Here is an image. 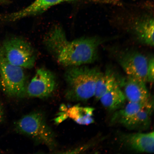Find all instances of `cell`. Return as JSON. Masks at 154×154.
<instances>
[{"label": "cell", "instance_id": "obj_2", "mask_svg": "<svg viewBox=\"0 0 154 154\" xmlns=\"http://www.w3.org/2000/svg\"><path fill=\"white\" fill-rule=\"evenodd\" d=\"M69 67L65 75L66 99L72 101H85L93 97L101 71L97 67L85 65Z\"/></svg>", "mask_w": 154, "mask_h": 154}, {"label": "cell", "instance_id": "obj_17", "mask_svg": "<svg viewBox=\"0 0 154 154\" xmlns=\"http://www.w3.org/2000/svg\"><path fill=\"white\" fill-rule=\"evenodd\" d=\"M154 57H151L149 59V63L147 69V82L153 83L154 82Z\"/></svg>", "mask_w": 154, "mask_h": 154}, {"label": "cell", "instance_id": "obj_14", "mask_svg": "<svg viewBox=\"0 0 154 154\" xmlns=\"http://www.w3.org/2000/svg\"><path fill=\"white\" fill-rule=\"evenodd\" d=\"M68 118L72 119L77 124L82 125H88L94 122L93 117L95 109L90 107H82L75 105L67 108L65 106L61 107Z\"/></svg>", "mask_w": 154, "mask_h": 154}, {"label": "cell", "instance_id": "obj_18", "mask_svg": "<svg viewBox=\"0 0 154 154\" xmlns=\"http://www.w3.org/2000/svg\"><path fill=\"white\" fill-rule=\"evenodd\" d=\"M4 116V111L3 106L0 102V122L3 120Z\"/></svg>", "mask_w": 154, "mask_h": 154}, {"label": "cell", "instance_id": "obj_7", "mask_svg": "<svg viewBox=\"0 0 154 154\" xmlns=\"http://www.w3.org/2000/svg\"><path fill=\"white\" fill-rule=\"evenodd\" d=\"M57 86L56 80L53 73L46 69L40 68L27 86L26 94L31 97H48L54 92Z\"/></svg>", "mask_w": 154, "mask_h": 154}, {"label": "cell", "instance_id": "obj_9", "mask_svg": "<svg viewBox=\"0 0 154 154\" xmlns=\"http://www.w3.org/2000/svg\"><path fill=\"white\" fill-rule=\"evenodd\" d=\"M121 143L132 151L137 152L154 153V132L149 133H134L121 135Z\"/></svg>", "mask_w": 154, "mask_h": 154}, {"label": "cell", "instance_id": "obj_6", "mask_svg": "<svg viewBox=\"0 0 154 154\" xmlns=\"http://www.w3.org/2000/svg\"><path fill=\"white\" fill-rule=\"evenodd\" d=\"M117 61L128 76L147 82L149 59L140 52L134 50L121 51L117 56Z\"/></svg>", "mask_w": 154, "mask_h": 154}, {"label": "cell", "instance_id": "obj_10", "mask_svg": "<svg viewBox=\"0 0 154 154\" xmlns=\"http://www.w3.org/2000/svg\"><path fill=\"white\" fill-rule=\"evenodd\" d=\"M146 82L137 78L128 76L124 78L121 86L126 99L130 102L141 103L147 101L150 97Z\"/></svg>", "mask_w": 154, "mask_h": 154}, {"label": "cell", "instance_id": "obj_11", "mask_svg": "<svg viewBox=\"0 0 154 154\" xmlns=\"http://www.w3.org/2000/svg\"><path fill=\"white\" fill-rule=\"evenodd\" d=\"M154 19L145 16L138 19L133 25L134 37L140 43L150 47L154 46Z\"/></svg>", "mask_w": 154, "mask_h": 154}, {"label": "cell", "instance_id": "obj_15", "mask_svg": "<svg viewBox=\"0 0 154 154\" xmlns=\"http://www.w3.org/2000/svg\"><path fill=\"white\" fill-rule=\"evenodd\" d=\"M154 104L153 100L150 98L149 100L141 103H129L122 109L115 111L112 117L111 122L113 124H121L123 122L138 112L146 107Z\"/></svg>", "mask_w": 154, "mask_h": 154}, {"label": "cell", "instance_id": "obj_12", "mask_svg": "<svg viewBox=\"0 0 154 154\" xmlns=\"http://www.w3.org/2000/svg\"><path fill=\"white\" fill-rule=\"evenodd\" d=\"M111 68H107L96 82L94 97L97 100L116 87L121 85L124 79Z\"/></svg>", "mask_w": 154, "mask_h": 154}, {"label": "cell", "instance_id": "obj_4", "mask_svg": "<svg viewBox=\"0 0 154 154\" xmlns=\"http://www.w3.org/2000/svg\"><path fill=\"white\" fill-rule=\"evenodd\" d=\"M23 69L9 62L0 44V86L10 97H22L26 94L27 85Z\"/></svg>", "mask_w": 154, "mask_h": 154}, {"label": "cell", "instance_id": "obj_19", "mask_svg": "<svg viewBox=\"0 0 154 154\" xmlns=\"http://www.w3.org/2000/svg\"><path fill=\"white\" fill-rule=\"evenodd\" d=\"M10 3L9 0H0V5H8Z\"/></svg>", "mask_w": 154, "mask_h": 154}, {"label": "cell", "instance_id": "obj_8", "mask_svg": "<svg viewBox=\"0 0 154 154\" xmlns=\"http://www.w3.org/2000/svg\"><path fill=\"white\" fill-rule=\"evenodd\" d=\"M76 0H35L25 8L9 14H0V20L5 22H14L29 17L43 13L51 8L61 3Z\"/></svg>", "mask_w": 154, "mask_h": 154}, {"label": "cell", "instance_id": "obj_1", "mask_svg": "<svg viewBox=\"0 0 154 154\" xmlns=\"http://www.w3.org/2000/svg\"><path fill=\"white\" fill-rule=\"evenodd\" d=\"M102 40L94 36L69 41L63 29L57 26L46 35L44 43L57 63L70 67L95 62L98 57V48L103 42Z\"/></svg>", "mask_w": 154, "mask_h": 154}, {"label": "cell", "instance_id": "obj_13", "mask_svg": "<svg viewBox=\"0 0 154 154\" xmlns=\"http://www.w3.org/2000/svg\"><path fill=\"white\" fill-rule=\"evenodd\" d=\"M154 104L138 112L121 123L128 130H143L149 128L151 124V117L153 111Z\"/></svg>", "mask_w": 154, "mask_h": 154}, {"label": "cell", "instance_id": "obj_3", "mask_svg": "<svg viewBox=\"0 0 154 154\" xmlns=\"http://www.w3.org/2000/svg\"><path fill=\"white\" fill-rule=\"evenodd\" d=\"M15 128L19 133L44 144L51 150L56 147L54 134L40 111L33 112L24 116L15 123Z\"/></svg>", "mask_w": 154, "mask_h": 154}, {"label": "cell", "instance_id": "obj_16", "mask_svg": "<svg viewBox=\"0 0 154 154\" xmlns=\"http://www.w3.org/2000/svg\"><path fill=\"white\" fill-rule=\"evenodd\" d=\"M121 86L113 88L100 99L102 105L108 110L116 111L124 104L126 99Z\"/></svg>", "mask_w": 154, "mask_h": 154}, {"label": "cell", "instance_id": "obj_5", "mask_svg": "<svg viewBox=\"0 0 154 154\" xmlns=\"http://www.w3.org/2000/svg\"><path fill=\"white\" fill-rule=\"evenodd\" d=\"M4 53L9 62L23 69H32L35 65L36 55L33 48L26 40L13 38L1 44Z\"/></svg>", "mask_w": 154, "mask_h": 154}]
</instances>
